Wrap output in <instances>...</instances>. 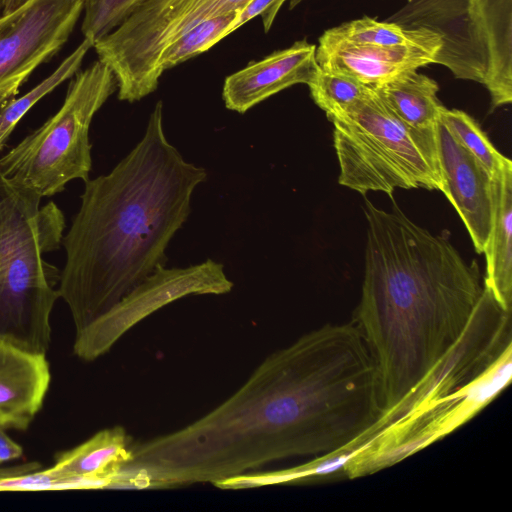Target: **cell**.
<instances>
[{
    "instance_id": "cell-1",
    "label": "cell",
    "mask_w": 512,
    "mask_h": 512,
    "mask_svg": "<svg viewBox=\"0 0 512 512\" xmlns=\"http://www.w3.org/2000/svg\"><path fill=\"white\" fill-rule=\"evenodd\" d=\"M383 416L377 365L356 325L325 324L268 355L207 414L133 441L123 467L145 488L214 484L272 461L338 452Z\"/></svg>"
},
{
    "instance_id": "cell-2",
    "label": "cell",
    "mask_w": 512,
    "mask_h": 512,
    "mask_svg": "<svg viewBox=\"0 0 512 512\" xmlns=\"http://www.w3.org/2000/svg\"><path fill=\"white\" fill-rule=\"evenodd\" d=\"M206 178L167 140L158 101L137 145L108 174L85 181L62 239L66 262L58 286L76 333L166 264V249Z\"/></svg>"
},
{
    "instance_id": "cell-3",
    "label": "cell",
    "mask_w": 512,
    "mask_h": 512,
    "mask_svg": "<svg viewBox=\"0 0 512 512\" xmlns=\"http://www.w3.org/2000/svg\"><path fill=\"white\" fill-rule=\"evenodd\" d=\"M365 269L352 321L377 365L384 415L455 345L483 291L478 265L397 206L365 202Z\"/></svg>"
},
{
    "instance_id": "cell-4",
    "label": "cell",
    "mask_w": 512,
    "mask_h": 512,
    "mask_svg": "<svg viewBox=\"0 0 512 512\" xmlns=\"http://www.w3.org/2000/svg\"><path fill=\"white\" fill-rule=\"evenodd\" d=\"M340 185L362 195L396 188L442 191L436 129L402 121L377 91L334 116Z\"/></svg>"
},
{
    "instance_id": "cell-5",
    "label": "cell",
    "mask_w": 512,
    "mask_h": 512,
    "mask_svg": "<svg viewBox=\"0 0 512 512\" xmlns=\"http://www.w3.org/2000/svg\"><path fill=\"white\" fill-rule=\"evenodd\" d=\"M386 21L434 32V64L485 85L493 109L511 103L512 0H407Z\"/></svg>"
},
{
    "instance_id": "cell-6",
    "label": "cell",
    "mask_w": 512,
    "mask_h": 512,
    "mask_svg": "<svg viewBox=\"0 0 512 512\" xmlns=\"http://www.w3.org/2000/svg\"><path fill=\"white\" fill-rule=\"evenodd\" d=\"M117 89L100 60L78 71L60 109L0 157V178L40 198L61 192L74 179H89V128L95 113Z\"/></svg>"
},
{
    "instance_id": "cell-7",
    "label": "cell",
    "mask_w": 512,
    "mask_h": 512,
    "mask_svg": "<svg viewBox=\"0 0 512 512\" xmlns=\"http://www.w3.org/2000/svg\"><path fill=\"white\" fill-rule=\"evenodd\" d=\"M59 207H40L0 262V341L32 354H44L51 341L50 315L60 297V273L43 255L63 239Z\"/></svg>"
},
{
    "instance_id": "cell-8",
    "label": "cell",
    "mask_w": 512,
    "mask_h": 512,
    "mask_svg": "<svg viewBox=\"0 0 512 512\" xmlns=\"http://www.w3.org/2000/svg\"><path fill=\"white\" fill-rule=\"evenodd\" d=\"M250 0H146L118 27L94 43L98 60L113 72L118 99L130 103L154 92L162 52L199 23L234 11Z\"/></svg>"
},
{
    "instance_id": "cell-9",
    "label": "cell",
    "mask_w": 512,
    "mask_h": 512,
    "mask_svg": "<svg viewBox=\"0 0 512 512\" xmlns=\"http://www.w3.org/2000/svg\"><path fill=\"white\" fill-rule=\"evenodd\" d=\"M512 351H505L481 376L433 405L377 427L355 462L358 476L378 472L427 447L465 424L511 381Z\"/></svg>"
},
{
    "instance_id": "cell-10",
    "label": "cell",
    "mask_w": 512,
    "mask_h": 512,
    "mask_svg": "<svg viewBox=\"0 0 512 512\" xmlns=\"http://www.w3.org/2000/svg\"><path fill=\"white\" fill-rule=\"evenodd\" d=\"M233 285L223 264L211 259L185 268L159 265L108 311L75 334L73 352L84 361L96 360L162 307L189 295L226 294Z\"/></svg>"
},
{
    "instance_id": "cell-11",
    "label": "cell",
    "mask_w": 512,
    "mask_h": 512,
    "mask_svg": "<svg viewBox=\"0 0 512 512\" xmlns=\"http://www.w3.org/2000/svg\"><path fill=\"white\" fill-rule=\"evenodd\" d=\"M511 336V310L483 287L461 337L425 379L382 417L379 426L419 412L473 382L512 347Z\"/></svg>"
},
{
    "instance_id": "cell-12",
    "label": "cell",
    "mask_w": 512,
    "mask_h": 512,
    "mask_svg": "<svg viewBox=\"0 0 512 512\" xmlns=\"http://www.w3.org/2000/svg\"><path fill=\"white\" fill-rule=\"evenodd\" d=\"M83 0H12L0 14V109L71 36Z\"/></svg>"
},
{
    "instance_id": "cell-13",
    "label": "cell",
    "mask_w": 512,
    "mask_h": 512,
    "mask_svg": "<svg viewBox=\"0 0 512 512\" xmlns=\"http://www.w3.org/2000/svg\"><path fill=\"white\" fill-rule=\"evenodd\" d=\"M442 42L434 32L426 39L402 46L351 42L326 30L316 46L320 68L343 73L370 87L434 63Z\"/></svg>"
},
{
    "instance_id": "cell-14",
    "label": "cell",
    "mask_w": 512,
    "mask_h": 512,
    "mask_svg": "<svg viewBox=\"0 0 512 512\" xmlns=\"http://www.w3.org/2000/svg\"><path fill=\"white\" fill-rule=\"evenodd\" d=\"M440 173L450 203L477 253H483L492 223L491 176L439 120L435 126Z\"/></svg>"
},
{
    "instance_id": "cell-15",
    "label": "cell",
    "mask_w": 512,
    "mask_h": 512,
    "mask_svg": "<svg viewBox=\"0 0 512 512\" xmlns=\"http://www.w3.org/2000/svg\"><path fill=\"white\" fill-rule=\"evenodd\" d=\"M318 68L316 45L299 40L226 77L222 92L225 106L245 113L286 88L308 84Z\"/></svg>"
},
{
    "instance_id": "cell-16",
    "label": "cell",
    "mask_w": 512,
    "mask_h": 512,
    "mask_svg": "<svg viewBox=\"0 0 512 512\" xmlns=\"http://www.w3.org/2000/svg\"><path fill=\"white\" fill-rule=\"evenodd\" d=\"M50 379L46 355L0 341V426L27 429L43 405Z\"/></svg>"
},
{
    "instance_id": "cell-17",
    "label": "cell",
    "mask_w": 512,
    "mask_h": 512,
    "mask_svg": "<svg viewBox=\"0 0 512 512\" xmlns=\"http://www.w3.org/2000/svg\"><path fill=\"white\" fill-rule=\"evenodd\" d=\"M131 437L122 426L103 429L77 447L59 453L50 471L74 489L110 488L112 478L131 457Z\"/></svg>"
},
{
    "instance_id": "cell-18",
    "label": "cell",
    "mask_w": 512,
    "mask_h": 512,
    "mask_svg": "<svg viewBox=\"0 0 512 512\" xmlns=\"http://www.w3.org/2000/svg\"><path fill=\"white\" fill-rule=\"evenodd\" d=\"M492 223L483 253L486 272L483 287L499 304L511 310L512 302V163L491 177Z\"/></svg>"
},
{
    "instance_id": "cell-19",
    "label": "cell",
    "mask_w": 512,
    "mask_h": 512,
    "mask_svg": "<svg viewBox=\"0 0 512 512\" xmlns=\"http://www.w3.org/2000/svg\"><path fill=\"white\" fill-rule=\"evenodd\" d=\"M374 89L405 123L417 128L434 127L444 106L437 98L439 86L417 70L401 74Z\"/></svg>"
},
{
    "instance_id": "cell-20",
    "label": "cell",
    "mask_w": 512,
    "mask_h": 512,
    "mask_svg": "<svg viewBox=\"0 0 512 512\" xmlns=\"http://www.w3.org/2000/svg\"><path fill=\"white\" fill-rule=\"evenodd\" d=\"M357 450L358 443L335 453L314 457L295 467L268 472H246L223 479L213 485L220 489L236 490L277 484L347 479V468Z\"/></svg>"
},
{
    "instance_id": "cell-21",
    "label": "cell",
    "mask_w": 512,
    "mask_h": 512,
    "mask_svg": "<svg viewBox=\"0 0 512 512\" xmlns=\"http://www.w3.org/2000/svg\"><path fill=\"white\" fill-rule=\"evenodd\" d=\"M93 46L92 39L84 38L47 78L23 96L14 98L0 109V151L21 118L45 95L65 80L72 78L79 71L87 52Z\"/></svg>"
},
{
    "instance_id": "cell-22",
    "label": "cell",
    "mask_w": 512,
    "mask_h": 512,
    "mask_svg": "<svg viewBox=\"0 0 512 512\" xmlns=\"http://www.w3.org/2000/svg\"><path fill=\"white\" fill-rule=\"evenodd\" d=\"M240 11L207 19L179 36L162 52L158 62L159 71L170 69L195 57L214 46L233 32Z\"/></svg>"
},
{
    "instance_id": "cell-23",
    "label": "cell",
    "mask_w": 512,
    "mask_h": 512,
    "mask_svg": "<svg viewBox=\"0 0 512 512\" xmlns=\"http://www.w3.org/2000/svg\"><path fill=\"white\" fill-rule=\"evenodd\" d=\"M307 85L315 104L329 120L366 97L373 88L349 75L320 67Z\"/></svg>"
},
{
    "instance_id": "cell-24",
    "label": "cell",
    "mask_w": 512,
    "mask_h": 512,
    "mask_svg": "<svg viewBox=\"0 0 512 512\" xmlns=\"http://www.w3.org/2000/svg\"><path fill=\"white\" fill-rule=\"evenodd\" d=\"M440 121L491 177L512 163L493 146L479 124L466 112L444 107Z\"/></svg>"
},
{
    "instance_id": "cell-25",
    "label": "cell",
    "mask_w": 512,
    "mask_h": 512,
    "mask_svg": "<svg viewBox=\"0 0 512 512\" xmlns=\"http://www.w3.org/2000/svg\"><path fill=\"white\" fill-rule=\"evenodd\" d=\"M328 31L351 42L379 46H402L420 42L433 32L425 28L406 29L395 23L369 17L342 23Z\"/></svg>"
},
{
    "instance_id": "cell-26",
    "label": "cell",
    "mask_w": 512,
    "mask_h": 512,
    "mask_svg": "<svg viewBox=\"0 0 512 512\" xmlns=\"http://www.w3.org/2000/svg\"><path fill=\"white\" fill-rule=\"evenodd\" d=\"M41 198L0 178V262L40 209Z\"/></svg>"
},
{
    "instance_id": "cell-27",
    "label": "cell",
    "mask_w": 512,
    "mask_h": 512,
    "mask_svg": "<svg viewBox=\"0 0 512 512\" xmlns=\"http://www.w3.org/2000/svg\"><path fill=\"white\" fill-rule=\"evenodd\" d=\"M146 0H83L81 31L94 43L118 27Z\"/></svg>"
},
{
    "instance_id": "cell-28",
    "label": "cell",
    "mask_w": 512,
    "mask_h": 512,
    "mask_svg": "<svg viewBox=\"0 0 512 512\" xmlns=\"http://www.w3.org/2000/svg\"><path fill=\"white\" fill-rule=\"evenodd\" d=\"M285 1L286 0H250L238 14L233 26V32L257 16H261L264 31L268 32Z\"/></svg>"
},
{
    "instance_id": "cell-29",
    "label": "cell",
    "mask_w": 512,
    "mask_h": 512,
    "mask_svg": "<svg viewBox=\"0 0 512 512\" xmlns=\"http://www.w3.org/2000/svg\"><path fill=\"white\" fill-rule=\"evenodd\" d=\"M5 428L0 426V463L18 459L23 454V448L12 440Z\"/></svg>"
},
{
    "instance_id": "cell-30",
    "label": "cell",
    "mask_w": 512,
    "mask_h": 512,
    "mask_svg": "<svg viewBox=\"0 0 512 512\" xmlns=\"http://www.w3.org/2000/svg\"><path fill=\"white\" fill-rule=\"evenodd\" d=\"M7 1L8 0H0V14L3 12V10L5 9L6 7V4H7Z\"/></svg>"
},
{
    "instance_id": "cell-31",
    "label": "cell",
    "mask_w": 512,
    "mask_h": 512,
    "mask_svg": "<svg viewBox=\"0 0 512 512\" xmlns=\"http://www.w3.org/2000/svg\"><path fill=\"white\" fill-rule=\"evenodd\" d=\"M290 1V8H294L296 5H298L303 0H289Z\"/></svg>"
},
{
    "instance_id": "cell-32",
    "label": "cell",
    "mask_w": 512,
    "mask_h": 512,
    "mask_svg": "<svg viewBox=\"0 0 512 512\" xmlns=\"http://www.w3.org/2000/svg\"><path fill=\"white\" fill-rule=\"evenodd\" d=\"M12 0H8L5 9L11 4Z\"/></svg>"
}]
</instances>
